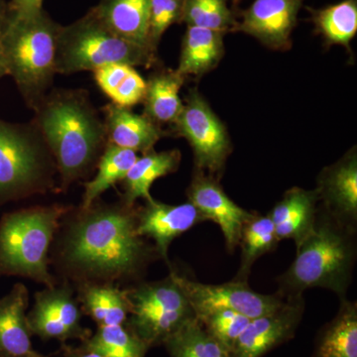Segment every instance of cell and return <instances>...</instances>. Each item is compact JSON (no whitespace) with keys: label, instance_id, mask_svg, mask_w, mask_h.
<instances>
[{"label":"cell","instance_id":"1f68e13d","mask_svg":"<svg viewBox=\"0 0 357 357\" xmlns=\"http://www.w3.org/2000/svg\"><path fill=\"white\" fill-rule=\"evenodd\" d=\"M182 22L225 34L234 31L238 21L229 8L227 0H185Z\"/></svg>","mask_w":357,"mask_h":357},{"label":"cell","instance_id":"83f0119b","mask_svg":"<svg viewBox=\"0 0 357 357\" xmlns=\"http://www.w3.org/2000/svg\"><path fill=\"white\" fill-rule=\"evenodd\" d=\"M138 155L132 150L114 146L107 143L98 162V173L84 184L81 208H88L115 184L126 178Z\"/></svg>","mask_w":357,"mask_h":357},{"label":"cell","instance_id":"d4e9b609","mask_svg":"<svg viewBox=\"0 0 357 357\" xmlns=\"http://www.w3.org/2000/svg\"><path fill=\"white\" fill-rule=\"evenodd\" d=\"M185 79L176 70H160L152 74L146 81L143 114L160 126L173 124L184 105L180 91Z\"/></svg>","mask_w":357,"mask_h":357},{"label":"cell","instance_id":"836d02e7","mask_svg":"<svg viewBox=\"0 0 357 357\" xmlns=\"http://www.w3.org/2000/svg\"><path fill=\"white\" fill-rule=\"evenodd\" d=\"M185 0H150L149 44L157 51L164 33L170 26L182 22Z\"/></svg>","mask_w":357,"mask_h":357},{"label":"cell","instance_id":"f546056e","mask_svg":"<svg viewBox=\"0 0 357 357\" xmlns=\"http://www.w3.org/2000/svg\"><path fill=\"white\" fill-rule=\"evenodd\" d=\"M163 345L170 357H229V351L206 332L197 318L187 321Z\"/></svg>","mask_w":357,"mask_h":357},{"label":"cell","instance_id":"30bf717a","mask_svg":"<svg viewBox=\"0 0 357 357\" xmlns=\"http://www.w3.org/2000/svg\"><path fill=\"white\" fill-rule=\"evenodd\" d=\"M173 271L174 277L182 288L196 318L217 310H231L249 319H255L274 311L283 304L278 293L256 292L248 282L231 280L223 284H204L191 280Z\"/></svg>","mask_w":357,"mask_h":357},{"label":"cell","instance_id":"44dd1931","mask_svg":"<svg viewBox=\"0 0 357 357\" xmlns=\"http://www.w3.org/2000/svg\"><path fill=\"white\" fill-rule=\"evenodd\" d=\"M77 301L98 326L124 325L130 312L126 289L107 282H79Z\"/></svg>","mask_w":357,"mask_h":357},{"label":"cell","instance_id":"8992f818","mask_svg":"<svg viewBox=\"0 0 357 357\" xmlns=\"http://www.w3.org/2000/svg\"><path fill=\"white\" fill-rule=\"evenodd\" d=\"M156 51L114 34L91 8L83 17L61 26L56 47V72L70 75L112 64L153 67Z\"/></svg>","mask_w":357,"mask_h":357},{"label":"cell","instance_id":"cb8c5ba5","mask_svg":"<svg viewBox=\"0 0 357 357\" xmlns=\"http://www.w3.org/2000/svg\"><path fill=\"white\" fill-rule=\"evenodd\" d=\"M225 33L188 26L176 70L183 77H199L215 69L225 54Z\"/></svg>","mask_w":357,"mask_h":357},{"label":"cell","instance_id":"2e32d148","mask_svg":"<svg viewBox=\"0 0 357 357\" xmlns=\"http://www.w3.org/2000/svg\"><path fill=\"white\" fill-rule=\"evenodd\" d=\"M319 206L338 222L357 230V155L349 150L319 173L316 189Z\"/></svg>","mask_w":357,"mask_h":357},{"label":"cell","instance_id":"52a82bcc","mask_svg":"<svg viewBox=\"0 0 357 357\" xmlns=\"http://www.w3.org/2000/svg\"><path fill=\"white\" fill-rule=\"evenodd\" d=\"M55 172L50 150L33 122L0 119V206L49 191Z\"/></svg>","mask_w":357,"mask_h":357},{"label":"cell","instance_id":"8d00e7d4","mask_svg":"<svg viewBox=\"0 0 357 357\" xmlns=\"http://www.w3.org/2000/svg\"><path fill=\"white\" fill-rule=\"evenodd\" d=\"M6 76H8V70H7L6 60L4 57L1 41H0V79Z\"/></svg>","mask_w":357,"mask_h":357},{"label":"cell","instance_id":"7c38bea8","mask_svg":"<svg viewBox=\"0 0 357 357\" xmlns=\"http://www.w3.org/2000/svg\"><path fill=\"white\" fill-rule=\"evenodd\" d=\"M306 311L304 295L287 298L274 311L250 319L229 357H263L292 340Z\"/></svg>","mask_w":357,"mask_h":357},{"label":"cell","instance_id":"603a6c76","mask_svg":"<svg viewBox=\"0 0 357 357\" xmlns=\"http://www.w3.org/2000/svg\"><path fill=\"white\" fill-rule=\"evenodd\" d=\"M312 357H357V303L340 300L335 316L321 326Z\"/></svg>","mask_w":357,"mask_h":357},{"label":"cell","instance_id":"484cf974","mask_svg":"<svg viewBox=\"0 0 357 357\" xmlns=\"http://www.w3.org/2000/svg\"><path fill=\"white\" fill-rule=\"evenodd\" d=\"M278 236L269 215L253 213L241 231L239 248L241 249V265L234 279L248 282L255 263L278 246Z\"/></svg>","mask_w":357,"mask_h":357},{"label":"cell","instance_id":"d6986e66","mask_svg":"<svg viewBox=\"0 0 357 357\" xmlns=\"http://www.w3.org/2000/svg\"><path fill=\"white\" fill-rule=\"evenodd\" d=\"M29 292L24 284L16 283L0 299V357H28L37 354L28 324Z\"/></svg>","mask_w":357,"mask_h":357},{"label":"cell","instance_id":"3957f363","mask_svg":"<svg viewBox=\"0 0 357 357\" xmlns=\"http://www.w3.org/2000/svg\"><path fill=\"white\" fill-rule=\"evenodd\" d=\"M356 234L357 230L338 222L319 206L314 229L296 248L288 269L277 278V293L287 299L319 288L332 291L340 300L347 298L356 264Z\"/></svg>","mask_w":357,"mask_h":357},{"label":"cell","instance_id":"9c48e42d","mask_svg":"<svg viewBox=\"0 0 357 357\" xmlns=\"http://www.w3.org/2000/svg\"><path fill=\"white\" fill-rule=\"evenodd\" d=\"M174 130L191 145L197 172L222 173L231 153L229 133L197 89L190 91Z\"/></svg>","mask_w":357,"mask_h":357},{"label":"cell","instance_id":"4dcf8cb0","mask_svg":"<svg viewBox=\"0 0 357 357\" xmlns=\"http://www.w3.org/2000/svg\"><path fill=\"white\" fill-rule=\"evenodd\" d=\"M83 344L102 357H146L150 349L126 325L98 326Z\"/></svg>","mask_w":357,"mask_h":357},{"label":"cell","instance_id":"e0dca14e","mask_svg":"<svg viewBox=\"0 0 357 357\" xmlns=\"http://www.w3.org/2000/svg\"><path fill=\"white\" fill-rule=\"evenodd\" d=\"M318 210L316 190L295 187L283 195L268 215L274 223L279 241H293L297 248L314 229Z\"/></svg>","mask_w":357,"mask_h":357},{"label":"cell","instance_id":"5bb4252c","mask_svg":"<svg viewBox=\"0 0 357 357\" xmlns=\"http://www.w3.org/2000/svg\"><path fill=\"white\" fill-rule=\"evenodd\" d=\"M206 218L191 203L169 204L152 199L136 208L139 236L154 241L157 255L170 266L169 248L177 237L189 231Z\"/></svg>","mask_w":357,"mask_h":357},{"label":"cell","instance_id":"e575fe53","mask_svg":"<svg viewBox=\"0 0 357 357\" xmlns=\"http://www.w3.org/2000/svg\"><path fill=\"white\" fill-rule=\"evenodd\" d=\"M44 0H9L8 13L14 15H31L43 10Z\"/></svg>","mask_w":357,"mask_h":357},{"label":"cell","instance_id":"9a60e30c","mask_svg":"<svg viewBox=\"0 0 357 357\" xmlns=\"http://www.w3.org/2000/svg\"><path fill=\"white\" fill-rule=\"evenodd\" d=\"M304 0H255L241 13L236 31L255 37L268 48L286 50Z\"/></svg>","mask_w":357,"mask_h":357},{"label":"cell","instance_id":"5b68a950","mask_svg":"<svg viewBox=\"0 0 357 357\" xmlns=\"http://www.w3.org/2000/svg\"><path fill=\"white\" fill-rule=\"evenodd\" d=\"M64 204L32 206L6 213L0 220V276H20L53 287L49 251L61 222L69 213Z\"/></svg>","mask_w":357,"mask_h":357},{"label":"cell","instance_id":"4316f807","mask_svg":"<svg viewBox=\"0 0 357 357\" xmlns=\"http://www.w3.org/2000/svg\"><path fill=\"white\" fill-rule=\"evenodd\" d=\"M93 73L98 88L114 105L130 109L142 102L146 81L135 68L126 64H112Z\"/></svg>","mask_w":357,"mask_h":357},{"label":"cell","instance_id":"8fae6325","mask_svg":"<svg viewBox=\"0 0 357 357\" xmlns=\"http://www.w3.org/2000/svg\"><path fill=\"white\" fill-rule=\"evenodd\" d=\"M84 312L70 284H56L35 294V303L27 314L28 324L33 335L41 340H56L61 344L68 340L86 342L91 332L84 328Z\"/></svg>","mask_w":357,"mask_h":357},{"label":"cell","instance_id":"7402d4cb","mask_svg":"<svg viewBox=\"0 0 357 357\" xmlns=\"http://www.w3.org/2000/svg\"><path fill=\"white\" fill-rule=\"evenodd\" d=\"M182 155L178 149L156 152L150 150L138 156L135 163L122 182L124 192L121 202L128 206H135L138 199H152L150 189L157 178L175 173L180 167Z\"/></svg>","mask_w":357,"mask_h":357},{"label":"cell","instance_id":"d590c367","mask_svg":"<svg viewBox=\"0 0 357 357\" xmlns=\"http://www.w3.org/2000/svg\"><path fill=\"white\" fill-rule=\"evenodd\" d=\"M61 351L65 357H102L100 354L89 349L86 344L82 342L79 347L63 344L61 347Z\"/></svg>","mask_w":357,"mask_h":357},{"label":"cell","instance_id":"d6a6232c","mask_svg":"<svg viewBox=\"0 0 357 357\" xmlns=\"http://www.w3.org/2000/svg\"><path fill=\"white\" fill-rule=\"evenodd\" d=\"M197 319L206 332L229 352L251 319L231 310H217Z\"/></svg>","mask_w":357,"mask_h":357},{"label":"cell","instance_id":"277c9868","mask_svg":"<svg viewBox=\"0 0 357 357\" xmlns=\"http://www.w3.org/2000/svg\"><path fill=\"white\" fill-rule=\"evenodd\" d=\"M61 26L44 9L26 16L7 11L0 24L8 76L33 112L50 93L57 74L56 47Z\"/></svg>","mask_w":357,"mask_h":357},{"label":"cell","instance_id":"6da1fadb","mask_svg":"<svg viewBox=\"0 0 357 357\" xmlns=\"http://www.w3.org/2000/svg\"><path fill=\"white\" fill-rule=\"evenodd\" d=\"M158 255L139 236L136 208L121 203L79 208L61 238L59 261L79 282L135 280Z\"/></svg>","mask_w":357,"mask_h":357},{"label":"cell","instance_id":"7a4b0ae2","mask_svg":"<svg viewBox=\"0 0 357 357\" xmlns=\"http://www.w3.org/2000/svg\"><path fill=\"white\" fill-rule=\"evenodd\" d=\"M34 112L33 124L50 150L66 192L98 165L107 145L103 119L84 89H53Z\"/></svg>","mask_w":357,"mask_h":357},{"label":"cell","instance_id":"ffe728a7","mask_svg":"<svg viewBox=\"0 0 357 357\" xmlns=\"http://www.w3.org/2000/svg\"><path fill=\"white\" fill-rule=\"evenodd\" d=\"M93 8L117 36L152 49L148 38L150 0H100Z\"/></svg>","mask_w":357,"mask_h":357},{"label":"cell","instance_id":"f35d334b","mask_svg":"<svg viewBox=\"0 0 357 357\" xmlns=\"http://www.w3.org/2000/svg\"><path fill=\"white\" fill-rule=\"evenodd\" d=\"M28 357H47L43 356V354H40V352H37V354H33V356H30Z\"/></svg>","mask_w":357,"mask_h":357},{"label":"cell","instance_id":"4fadbf2b","mask_svg":"<svg viewBox=\"0 0 357 357\" xmlns=\"http://www.w3.org/2000/svg\"><path fill=\"white\" fill-rule=\"evenodd\" d=\"M185 194L188 202L206 220H211L220 227L227 250L234 252L238 248L241 231L252 211L244 210L234 203L218 178L206 173L196 171Z\"/></svg>","mask_w":357,"mask_h":357},{"label":"cell","instance_id":"74e56055","mask_svg":"<svg viewBox=\"0 0 357 357\" xmlns=\"http://www.w3.org/2000/svg\"><path fill=\"white\" fill-rule=\"evenodd\" d=\"M7 11H8V1L0 0V24L6 20Z\"/></svg>","mask_w":357,"mask_h":357},{"label":"cell","instance_id":"ba28073f","mask_svg":"<svg viewBox=\"0 0 357 357\" xmlns=\"http://www.w3.org/2000/svg\"><path fill=\"white\" fill-rule=\"evenodd\" d=\"M130 312L126 325L149 349L165 344L190 319L196 318L182 288L170 274L126 289Z\"/></svg>","mask_w":357,"mask_h":357},{"label":"cell","instance_id":"f1b7e54d","mask_svg":"<svg viewBox=\"0 0 357 357\" xmlns=\"http://www.w3.org/2000/svg\"><path fill=\"white\" fill-rule=\"evenodd\" d=\"M317 31L328 45L349 47L357 32V0H342L321 9L309 8Z\"/></svg>","mask_w":357,"mask_h":357},{"label":"cell","instance_id":"ac0fdd59","mask_svg":"<svg viewBox=\"0 0 357 357\" xmlns=\"http://www.w3.org/2000/svg\"><path fill=\"white\" fill-rule=\"evenodd\" d=\"M105 134L109 144L144 154L165 136L163 129L146 115L138 114L128 107L109 103L103 107Z\"/></svg>","mask_w":357,"mask_h":357}]
</instances>
